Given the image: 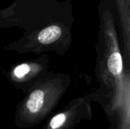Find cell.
Masks as SVG:
<instances>
[{"mask_svg":"<svg viewBox=\"0 0 130 129\" xmlns=\"http://www.w3.org/2000/svg\"><path fill=\"white\" fill-rule=\"evenodd\" d=\"M73 0H13L0 9V28L18 27L22 36L4 49L21 54H66L72 43L75 21Z\"/></svg>","mask_w":130,"mask_h":129,"instance_id":"6da1fadb","label":"cell"},{"mask_svg":"<svg viewBox=\"0 0 130 129\" xmlns=\"http://www.w3.org/2000/svg\"><path fill=\"white\" fill-rule=\"evenodd\" d=\"M99 33L95 45V76L99 87L93 101L102 107L110 129L130 127V71L124 66L115 15L105 0L98 7Z\"/></svg>","mask_w":130,"mask_h":129,"instance_id":"7a4b0ae2","label":"cell"},{"mask_svg":"<svg viewBox=\"0 0 130 129\" xmlns=\"http://www.w3.org/2000/svg\"><path fill=\"white\" fill-rule=\"evenodd\" d=\"M71 81L68 74L48 71L17 104L14 116L16 127L30 128L46 119L63 98Z\"/></svg>","mask_w":130,"mask_h":129,"instance_id":"3957f363","label":"cell"},{"mask_svg":"<svg viewBox=\"0 0 130 129\" xmlns=\"http://www.w3.org/2000/svg\"><path fill=\"white\" fill-rule=\"evenodd\" d=\"M50 59L46 54L11 65L3 75L16 89L26 94L49 71Z\"/></svg>","mask_w":130,"mask_h":129,"instance_id":"277c9868","label":"cell"},{"mask_svg":"<svg viewBox=\"0 0 130 129\" xmlns=\"http://www.w3.org/2000/svg\"><path fill=\"white\" fill-rule=\"evenodd\" d=\"M93 93L77 97L52 116L43 129H74L83 121L93 119Z\"/></svg>","mask_w":130,"mask_h":129,"instance_id":"5b68a950","label":"cell"},{"mask_svg":"<svg viewBox=\"0 0 130 129\" xmlns=\"http://www.w3.org/2000/svg\"><path fill=\"white\" fill-rule=\"evenodd\" d=\"M105 1L115 15L124 66L130 71V0Z\"/></svg>","mask_w":130,"mask_h":129,"instance_id":"8992f818","label":"cell"},{"mask_svg":"<svg viewBox=\"0 0 130 129\" xmlns=\"http://www.w3.org/2000/svg\"><path fill=\"white\" fill-rule=\"evenodd\" d=\"M124 129H130V127H127V128H126Z\"/></svg>","mask_w":130,"mask_h":129,"instance_id":"52a82bcc","label":"cell"}]
</instances>
